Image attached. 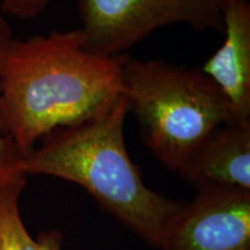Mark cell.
Wrapping results in <instances>:
<instances>
[{"label":"cell","instance_id":"obj_1","mask_svg":"<svg viewBox=\"0 0 250 250\" xmlns=\"http://www.w3.org/2000/svg\"><path fill=\"white\" fill-rule=\"evenodd\" d=\"M122 56L89 52L80 29L9 42L0 66V136L26 155L122 94Z\"/></svg>","mask_w":250,"mask_h":250},{"label":"cell","instance_id":"obj_2","mask_svg":"<svg viewBox=\"0 0 250 250\" xmlns=\"http://www.w3.org/2000/svg\"><path fill=\"white\" fill-rule=\"evenodd\" d=\"M129 114L123 95L79 123L52 131L18 162V171L83 187L109 213L158 248L180 202L153 191L130 159L124 140Z\"/></svg>","mask_w":250,"mask_h":250},{"label":"cell","instance_id":"obj_3","mask_svg":"<svg viewBox=\"0 0 250 250\" xmlns=\"http://www.w3.org/2000/svg\"><path fill=\"white\" fill-rule=\"evenodd\" d=\"M121 85L146 146L170 170L179 171L215 127L235 122L224 94L198 68L123 55Z\"/></svg>","mask_w":250,"mask_h":250},{"label":"cell","instance_id":"obj_4","mask_svg":"<svg viewBox=\"0 0 250 250\" xmlns=\"http://www.w3.org/2000/svg\"><path fill=\"white\" fill-rule=\"evenodd\" d=\"M225 0H77L85 48L104 57L123 56L159 28L186 23L224 31Z\"/></svg>","mask_w":250,"mask_h":250},{"label":"cell","instance_id":"obj_5","mask_svg":"<svg viewBox=\"0 0 250 250\" xmlns=\"http://www.w3.org/2000/svg\"><path fill=\"white\" fill-rule=\"evenodd\" d=\"M160 250H250V191L199 188L166 224Z\"/></svg>","mask_w":250,"mask_h":250},{"label":"cell","instance_id":"obj_6","mask_svg":"<svg viewBox=\"0 0 250 250\" xmlns=\"http://www.w3.org/2000/svg\"><path fill=\"white\" fill-rule=\"evenodd\" d=\"M225 40L202 71L217 85L232 109L235 122H250V4L225 0Z\"/></svg>","mask_w":250,"mask_h":250},{"label":"cell","instance_id":"obj_7","mask_svg":"<svg viewBox=\"0 0 250 250\" xmlns=\"http://www.w3.org/2000/svg\"><path fill=\"white\" fill-rule=\"evenodd\" d=\"M199 188L250 191V122L215 127L177 171Z\"/></svg>","mask_w":250,"mask_h":250},{"label":"cell","instance_id":"obj_8","mask_svg":"<svg viewBox=\"0 0 250 250\" xmlns=\"http://www.w3.org/2000/svg\"><path fill=\"white\" fill-rule=\"evenodd\" d=\"M23 179L0 187V250H39L21 217L20 195Z\"/></svg>","mask_w":250,"mask_h":250},{"label":"cell","instance_id":"obj_9","mask_svg":"<svg viewBox=\"0 0 250 250\" xmlns=\"http://www.w3.org/2000/svg\"><path fill=\"white\" fill-rule=\"evenodd\" d=\"M13 40V34L7 21L0 17V66L9 42ZM21 155L11 142L0 136V187L14 181L23 179V175L18 171V162Z\"/></svg>","mask_w":250,"mask_h":250},{"label":"cell","instance_id":"obj_10","mask_svg":"<svg viewBox=\"0 0 250 250\" xmlns=\"http://www.w3.org/2000/svg\"><path fill=\"white\" fill-rule=\"evenodd\" d=\"M49 0H0L1 9L12 17L31 19L44 11Z\"/></svg>","mask_w":250,"mask_h":250},{"label":"cell","instance_id":"obj_11","mask_svg":"<svg viewBox=\"0 0 250 250\" xmlns=\"http://www.w3.org/2000/svg\"><path fill=\"white\" fill-rule=\"evenodd\" d=\"M36 240L39 250H62V234L58 230L41 233Z\"/></svg>","mask_w":250,"mask_h":250}]
</instances>
